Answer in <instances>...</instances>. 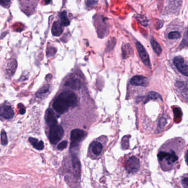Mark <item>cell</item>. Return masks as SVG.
I'll return each mask as SVG.
<instances>
[{
  "label": "cell",
  "instance_id": "30bf717a",
  "mask_svg": "<svg viewBox=\"0 0 188 188\" xmlns=\"http://www.w3.org/2000/svg\"><path fill=\"white\" fill-rule=\"evenodd\" d=\"M178 92L185 98H188V85L185 82L178 81L175 84Z\"/></svg>",
  "mask_w": 188,
  "mask_h": 188
},
{
  "label": "cell",
  "instance_id": "5b68a950",
  "mask_svg": "<svg viewBox=\"0 0 188 188\" xmlns=\"http://www.w3.org/2000/svg\"><path fill=\"white\" fill-rule=\"evenodd\" d=\"M174 64L181 74L188 77V65L184 63L183 58L180 56H177L174 58Z\"/></svg>",
  "mask_w": 188,
  "mask_h": 188
},
{
  "label": "cell",
  "instance_id": "ffe728a7",
  "mask_svg": "<svg viewBox=\"0 0 188 188\" xmlns=\"http://www.w3.org/2000/svg\"><path fill=\"white\" fill-rule=\"evenodd\" d=\"M49 93V87L48 86H45L42 87L41 90L38 92L37 93V96L39 98H42L46 96L47 94Z\"/></svg>",
  "mask_w": 188,
  "mask_h": 188
},
{
  "label": "cell",
  "instance_id": "2e32d148",
  "mask_svg": "<svg viewBox=\"0 0 188 188\" xmlns=\"http://www.w3.org/2000/svg\"><path fill=\"white\" fill-rule=\"evenodd\" d=\"M91 148L93 153L96 156H99L101 154L103 149L102 144L98 141H94L90 146Z\"/></svg>",
  "mask_w": 188,
  "mask_h": 188
},
{
  "label": "cell",
  "instance_id": "ac0fdd59",
  "mask_svg": "<svg viewBox=\"0 0 188 188\" xmlns=\"http://www.w3.org/2000/svg\"><path fill=\"white\" fill-rule=\"evenodd\" d=\"M151 44L152 45V47H153V49L154 50V52L158 54L159 55L161 54L162 53V49L160 45H159V44L157 43L156 41H155L154 39H151Z\"/></svg>",
  "mask_w": 188,
  "mask_h": 188
},
{
  "label": "cell",
  "instance_id": "d6986e66",
  "mask_svg": "<svg viewBox=\"0 0 188 188\" xmlns=\"http://www.w3.org/2000/svg\"><path fill=\"white\" fill-rule=\"evenodd\" d=\"M60 18L62 22V25L64 26H68L70 24V22L67 17L66 12L64 11L60 14Z\"/></svg>",
  "mask_w": 188,
  "mask_h": 188
},
{
  "label": "cell",
  "instance_id": "9c48e42d",
  "mask_svg": "<svg viewBox=\"0 0 188 188\" xmlns=\"http://www.w3.org/2000/svg\"><path fill=\"white\" fill-rule=\"evenodd\" d=\"M131 83L133 85L146 87L149 85L148 79L142 76H135L131 79Z\"/></svg>",
  "mask_w": 188,
  "mask_h": 188
},
{
  "label": "cell",
  "instance_id": "4316f807",
  "mask_svg": "<svg viewBox=\"0 0 188 188\" xmlns=\"http://www.w3.org/2000/svg\"><path fill=\"white\" fill-rule=\"evenodd\" d=\"M67 144H68L67 141H62L61 143H59V144L58 145V150H60V151H62V150H64V149H65V148L67 147Z\"/></svg>",
  "mask_w": 188,
  "mask_h": 188
},
{
  "label": "cell",
  "instance_id": "9a60e30c",
  "mask_svg": "<svg viewBox=\"0 0 188 188\" xmlns=\"http://www.w3.org/2000/svg\"><path fill=\"white\" fill-rule=\"evenodd\" d=\"M63 31V29L62 28V25L59 22H55L53 23L52 27V33L53 36H60L62 34Z\"/></svg>",
  "mask_w": 188,
  "mask_h": 188
},
{
  "label": "cell",
  "instance_id": "4fadbf2b",
  "mask_svg": "<svg viewBox=\"0 0 188 188\" xmlns=\"http://www.w3.org/2000/svg\"><path fill=\"white\" fill-rule=\"evenodd\" d=\"M65 86L73 90H79L81 87V82L79 79L72 78L67 81L65 83Z\"/></svg>",
  "mask_w": 188,
  "mask_h": 188
},
{
  "label": "cell",
  "instance_id": "d4e9b609",
  "mask_svg": "<svg viewBox=\"0 0 188 188\" xmlns=\"http://www.w3.org/2000/svg\"><path fill=\"white\" fill-rule=\"evenodd\" d=\"M181 44L183 47L188 46V27L186 30L185 34H184L183 40L182 41V43H181Z\"/></svg>",
  "mask_w": 188,
  "mask_h": 188
},
{
  "label": "cell",
  "instance_id": "277c9868",
  "mask_svg": "<svg viewBox=\"0 0 188 188\" xmlns=\"http://www.w3.org/2000/svg\"><path fill=\"white\" fill-rule=\"evenodd\" d=\"M139 160L137 157L134 156L130 157L126 163V169L129 173L134 174L139 170Z\"/></svg>",
  "mask_w": 188,
  "mask_h": 188
},
{
  "label": "cell",
  "instance_id": "83f0119b",
  "mask_svg": "<svg viewBox=\"0 0 188 188\" xmlns=\"http://www.w3.org/2000/svg\"><path fill=\"white\" fill-rule=\"evenodd\" d=\"M182 185L185 188H188V178H184L181 181Z\"/></svg>",
  "mask_w": 188,
  "mask_h": 188
},
{
  "label": "cell",
  "instance_id": "ba28073f",
  "mask_svg": "<svg viewBox=\"0 0 188 188\" xmlns=\"http://www.w3.org/2000/svg\"><path fill=\"white\" fill-rule=\"evenodd\" d=\"M85 132L80 129H74L71 131V140L72 142L78 143L85 136Z\"/></svg>",
  "mask_w": 188,
  "mask_h": 188
},
{
  "label": "cell",
  "instance_id": "1f68e13d",
  "mask_svg": "<svg viewBox=\"0 0 188 188\" xmlns=\"http://www.w3.org/2000/svg\"><path fill=\"white\" fill-rule=\"evenodd\" d=\"M185 160L186 163L188 164V151H187V152H186V155Z\"/></svg>",
  "mask_w": 188,
  "mask_h": 188
},
{
  "label": "cell",
  "instance_id": "44dd1931",
  "mask_svg": "<svg viewBox=\"0 0 188 188\" xmlns=\"http://www.w3.org/2000/svg\"><path fill=\"white\" fill-rule=\"evenodd\" d=\"M158 99L162 100L161 97L159 94H158L156 92H150L148 96V99L146 100V102L150 101V100H156V99Z\"/></svg>",
  "mask_w": 188,
  "mask_h": 188
},
{
  "label": "cell",
  "instance_id": "f546056e",
  "mask_svg": "<svg viewBox=\"0 0 188 188\" xmlns=\"http://www.w3.org/2000/svg\"><path fill=\"white\" fill-rule=\"evenodd\" d=\"M11 3L10 1H0V4L3 6H7Z\"/></svg>",
  "mask_w": 188,
  "mask_h": 188
},
{
  "label": "cell",
  "instance_id": "8992f818",
  "mask_svg": "<svg viewBox=\"0 0 188 188\" xmlns=\"http://www.w3.org/2000/svg\"><path fill=\"white\" fill-rule=\"evenodd\" d=\"M136 47L137 48V52L139 54L140 57L142 59V61L143 63L147 66L150 67V61L148 54L146 52L145 49L142 45V44L139 42H137Z\"/></svg>",
  "mask_w": 188,
  "mask_h": 188
},
{
  "label": "cell",
  "instance_id": "8fae6325",
  "mask_svg": "<svg viewBox=\"0 0 188 188\" xmlns=\"http://www.w3.org/2000/svg\"><path fill=\"white\" fill-rule=\"evenodd\" d=\"M45 119L47 123L50 127L57 125V120L56 116L53 110L51 109L47 110L46 112Z\"/></svg>",
  "mask_w": 188,
  "mask_h": 188
},
{
  "label": "cell",
  "instance_id": "e0dca14e",
  "mask_svg": "<svg viewBox=\"0 0 188 188\" xmlns=\"http://www.w3.org/2000/svg\"><path fill=\"white\" fill-rule=\"evenodd\" d=\"M29 141L31 143V145L36 150H42L44 149V144L42 141H40L38 139L33 137H29Z\"/></svg>",
  "mask_w": 188,
  "mask_h": 188
},
{
  "label": "cell",
  "instance_id": "484cf974",
  "mask_svg": "<svg viewBox=\"0 0 188 188\" xmlns=\"http://www.w3.org/2000/svg\"><path fill=\"white\" fill-rule=\"evenodd\" d=\"M166 121H167V120H166V118H164V117H162L159 120L158 126V128L159 130H161L164 128V126L166 125Z\"/></svg>",
  "mask_w": 188,
  "mask_h": 188
},
{
  "label": "cell",
  "instance_id": "3957f363",
  "mask_svg": "<svg viewBox=\"0 0 188 188\" xmlns=\"http://www.w3.org/2000/svg\"><path fill=\"white\" fill-rule=\"evenodd\" d=\"M64 130L62 126L55 125L50 127L49 139L52 144L56 145L63 138Z\"/></svg>",
  "mask_w": 188,
  "mask_h": 188
},
{
  "label": "cell",
  "instance_id": "7c38bea8",
  "mask_svg": "<svg viewBox=\"0 0 188 188\" xmlns=\"http://www.w3.org/2000/svg\"><path fill=\"white\" fill-rule=\"evenodd\" d=\"M72 164L74 175L75 177H79L81 172V164L79 159L78 158L77 156L74 155H72Z\"/></svg>",
  "mask_w": 188,
  "mask_h": 188
},
{
  "label": "cell",
  "instance_id": "7a4b0ae2",
  "mask_svg": "<svg viewBox=\"0 0 188 188\" xmlns=\"http://www.w3.org/2000/svg\"><path fill=\"white\" fill-rule=\"evenodd\" d=\"M157 157L159 162H163L168 167L173 166L178 159V157L173 150L169 152L161 151L158 153Z\"/></svg>",
  "mask_w": 188,
  "mask_h": 188
},
{
  "label": "cell",
  "instance_id": "52a82bcc",
  "mask_svg": "<svg viewBox=\"0 0 188 188\" xmlns=\"http://www.w3.org/2000/svg\"><path fill=\"white\" fill-rule=\"evenodd\" d=\"M13 116L14 112L11 107L7 105L0 106V117L5 119H10Z\"/></svg>",
  "mask_w": 188,
  "mask_h": 188
},
{
  "label": "cell",
  "instance_id": "7402d4cb",
  "mask_svg": "<svg viewBox=\"0 0 188 188\" xmlns=\"http://www.w3.org/2000/svg\"><path fill=\"white\" fill-rule=\"evenodd\" d=\"M1 141L3 145H6L8 143L7 134L5 130H3L1 132Z\"/></svg>",
  "mask_w": 188,
  "mask_h": 188
},
{
  "label": "cell",
  "instance_id": "6da1fadb",
  "mask_svg": "<svg viewBox=\"0 0 188 188\" xmlns=\"http://www.w3.org/2000/svg\"><path fill=\"white\" fill-rule=\"evenodd\" d=\"M77 97L71 91L63 92L53 102V108L60 114L67 112L70 107H74L77 104Z\"/></svg>",
  "mask_w": 188,
  "mask_h": 188
},
{
  "label": "cell",
  "instance_id": "603a6c76",
  "mask_svg": "<svg viewBox=\"0 0 188 188\" xmlns=\"http://www.w3.org/2000/svg\"><path fill=\"white\" fill-rule=\"evenodd\" d=\"M180 37V34L178 31H171L168 34V38L170 39H177Z\"/></svg>",
  "mask_w": 188,
  "mask_h": 188
},
{
  "label": "cell",
  "instance_id": "4dcf8cb0",
  "mask_svg": "<svg viewBox=\"0 0 188 188\" xmlns=\"http://www.w3.org/2000/svg\"><path fill=\"white\" fill-rule=\"evenodd\" d=\"M19 112H20V114H24L25 113V109L24 108H20V110H19Z\"/></svg>",
  "mask_w": 188,
  "mask_h": 188
},
{
  "label": "cell",
  "instance_id": "cb8c5ba5",
  "mask_svg": "<svg viewBox=\"0 0 188 188\" xmlns=\"http://www.w3.org/2000/svg\"><path fill=\"white\" fill-rule=\"evenodd\" d=\"M129 136H124L122 141V147L123 149H127L129 147Z\"/></svg>",
  "mask_w": 188,
  "mask_h": 188
},
{
  "label": "cell",
  "instance_id": "f1b7e54d",
  "mask_svg": "<svg viewBox=\"0 0 188 188\" xmlns=\"http://www.w3.org/2000/svg\"><path fill=\"white\" fill-rule=\"evenodd\" d=\"M97 3H98V1H88L86 2V5L89 7H91L92 6L95 5Z\"/></svg>",
  "mask_w": 188,
  "mask_h": 188
},
{
  "label": "cell",
  "instance_id": "5bb4252c",
  "mask_svg": "<svg viewBox=\"0 0 188 188\" xmlns=\"http://www.w3.org/2000/svg\"><path fill=\"white\" fill-rule=\"evenodd\" d=\"M17 66V63L15 60L12 59L11 60H9L8 62L7 67H6V72L7 75L9 76L13 75L16 71Z\"/></svg>",
  "mask_w": 188,
  "mask_h": 188
}]
</instances>
